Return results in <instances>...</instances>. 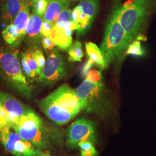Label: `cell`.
Masks as SVG:
<instances>
[{
	"label": "cell",
	"instance_id": "obj_1",
	"mask_svg": "<svg viewBox=\"0 0 156 156\" xmlns=\"http://www.w3.org/2000/svg\"><path fill=\"white\" fill-rule=\"evenodd\" d=\"M12 128L44 151L61 146L66 136L57 124L45 120L33 109L20 117L19 123Z\"/></svg>",
	"mask_w": 156,
	"mask_h": 156
},
{
	"label": "cell",
	"instance_id": "obj_2",
	"mask_svg": "<svg viewBox=\"0 0 156 156\" xmlns=\"http://www.w3.org/2000/svg\"><path fill=\"white\" fill-rule=\"evenodd\" d=\"M39 109L53 123L63 126L82 111L80 102L75 90L64 84L40 100Z\"/></svg>",
	"mask_w": 156,
	"mask_h": 156
},
{
	"label": "cell",
	"instance_id": "obj_3",
	"mask_svg": "<svg viewBox=\"0 0 156 156\" xmlns=\"http://www.w3.org/2000/svg\"><path fill=\"white\" fill-rule=\"evenodd\" d=\"M153 0H128L124 4H116L113 9L119 21L128 34L131 43L141 40L145 23L151 11Z\"/></svg>",
	"mask_w": 156,
	"mask_h": 156
},
{
	"label": "cell",
	"instance_id": "obj_4",
	"mask_svg": "<svg viewBox=\"0 0 156 156\" xmlns=\"http://www.w3.org/2000/svg\"><path fill=\"white\" fill-rule=\"evenodd\" d=\"M82 111L93 114L102 119L111 115L112 104L102 81L93 83L84 80L75 89Z\"/></svg>",
	"mask_w": 156,
	"mask_h": 156
},
{
	"label": "cell",
	"instance_id": "obj_5",
	"mask_svg": "<svg viewBox=\"0 0 156 156\" xmlns=\"http://www.w3.org/2000/svg\"><path fill=\"white\" fill-rule=\"evenodd\" d=\"M18 54L17 49L11 48L0 50V75L14 91L30 100L32 89L23 72Z\"/></svg>",
	"mask_w": 156,
	"mask_h": 156
},
{
	"label": "cell",
	"instance_id": "obj_6",
	"mask_svg": "<svg viewBox=\"0 0 156 156\" xmlns=\"http://www.w3.org/2000/svg\"><path fill=\"white\" fill-rule=\"evenodd\" d=\"M130 44L128 34L119 21L115 10L113 9L101 45L105 68L124 52L126 53Z\"/></svg>",
	"mask_w": 156,
	"mask_h": 156
},
{
	"label": "cell",
	"instance_id": "obj_7",
	"mask_svg": "<svg viewBox=\"0 0 156 156\" xmlns=\"http://www.w3.org/2000/svg\"><path fill=\"white\" fill-rule=\"evenodd\" d=\"M0 142L4 149L15 156H42L45 151L25 140L13 128L0 131Z\"/></svg>",
	"mask_w": 156,
	"mask_h": 156
},
{
	"label": "cell",
	"instance_id": "obj_8",
	"mask_svg": "<svg viewBox=\"0 0 156 156\" xmlns=\"http://www.w3.org/2000/svg\"><path fill=\"white\" fill-rule=\"evenodd\" d=\"M66 144L71 149L79 148L83 141L97 142V135L94 123L87 119L81 117L73 122L66 129Z\"/></svg>",
	"mask_w": 156,
	"mask_h": 156
},
{
	"label": "cell",
	"instance_id": "obj_9",
	"mask_svg": "<svg viewBox=\"0 0 156 156\" xmlns=\"http://www.w3.org/2000/svg\"><path fill=\"white\" fill-rule=\"evenodd\" d=\"M67 75L66 63L64 58L58 50H52L48 56L47 60L37 80L42 86H52Z\"/></svg>",
	"mask_w": 156,
	"mask_h": 156
},
{
	"label": "cell",
	"instance_id": "obj_10",
	"mask_svg": "<svg viewBox=\"0 0 156 156\" xmlns=\"http://www.w3.org/2000/svg\"><path fill=\"white\" fill-rule=\"evenodd\" d=\"M0 104L7 112L12 127L17 125L20 117L33 109L14 96L4 92H0Z\"/></svg>",
	"mask_w": 156,
	"mask_h": 156
},
{
	"label": "cell",
	"instance_id": "obj_11",
	"mask_svg": "<svg viewBox=\"0 0 156 156\" xmlns=\"http://www.w3.org/2000/svg\"><path fill=\"white\" fill-rule=\"evenodd\" d=\"M42 17L33 13L28 21L26 34V44L30 49L40 48L42 45V35L41 33L43 23Z\"/></svg>",
	"mask_w": 156,
	"mask_h": 156
},
{
	"label": "cell",
	"instance_id": "obj_12",
	"mask_svg": "<svg viewBox=\"0 0 156 156\" xmlns=\"http://www.w3.org/2000/svg\"><path fill=\"white\" fill-rule=\"evenodd\" d=\"M49 4L44 15L43 20L55 24L57 17L62 12L68 8L73 3L80 0H49Z\"/></svg>",
	"mask_w": 156,
	"mask_h": 156
},
{
	"label": "cell",
	"instance_id": "obj_13",
	"mask_svg": "<svg viewBox=\"0 0 156 156\" xmlns=\"http://www.w3.org/2000/svg\"><path fill=\"white\" fill-rule=\"evenodd\" d=\"M33 0H6L2 8V18L4 22L10 24L20 11L24 4L33 5Z\"/></svg>",
	"mask_w": 156,
	"mask_h": 156
},
{
	"label": "cell",
	"instance_id": "obj_14",
	"mask_svg": "<svg viewBox=\"0 0 156 156\" xmlns=\"http://www.w3.org/2000/svg\"><path fill=\"white\" fill-rule=\"evenodd\" d=\"M31 6H32L31 5L24 4L22 6L20 11L13 22V24L16 27L18 33V48L21 45L23 41L26 37V30L30 16V11Z\"/></svg>",
	"mask_w": 156,
	"mask_h": 156
},
{
	"label": "cell",
	"instance_id": "obj_15",
	"mask_svg": "<svg viewBox=\"0 0 156 156\" xmlns=\"http://www.w3.org/2000/svg\"><path fill=\"white\" fill-rule=\"evenodd\" d=\"M85 46L86 52L90 60H92L101 69H105V61L100 49L95 44L90 42H86Z\"/></svg>",
	"mask_w": 156,
	"mask_h": 156
},
{
	"label": "cell",
	"instance_id": "obj_16",
	"mask_svg": "<svg viewBox=\"0 0 156 156\" xmlns=\"http://www.w3.org/2000/svg\"><path fill=\"white\" fill-rule=\"evenodd\" d=\"M78 5L82 8L84 15L93 22L98 11L99 0H80Z\"/></svg>",
	"mask_w": 156,
	"mask_h": 156
},
{
	"label": "cell",
	"instance_id": "obj_17",
	"mask_svg": "<svg viewBox=\"0 0 156 156\" xmlns=\"http://www.w3.org/2000/svg\"><path fill=\"white\" fill-rule=\"evenodd\" d=\"M2 36L7 44L11 48L17 49L18 41V33L15 25L12 23L8 24L2 31Z\"/></svg>",
	"mask_w": 156,
	"mask_h": 156
},
{
	"label": "cell",
	"instance_id": "obj_18",
	"mask_svg": "<svg viewBox=\"0 0 156 156\" xmlns=\"http://www.w3.org/2000/svg\"><path fill=\"white\" fill-rule=\"evenodd\" d=\"M68 60L70 62H81L84 56L82 43L76 41L68 49Z\"/></svg>",
	"mask_w": 156,
	"mask_h": 156
},
{
	"label": "cell",
	"instance_id": "obj_19",
	"mask_svg": "<svg viewBox=\"0 0 156 156\" xmlns=\"http://www.w3.org/2000/svg\"><path fill=\"white\" fill-rule=\"evenodd\" d=\"M81 156H98V151L95 149V144L90 141H83L79 145Z\"/></svg>",
	"mask_w": 156,
	"mask_h": 156
},
{
	"label": "cell",
	"instance_id": "obj_20",
	"mask_svg": "<svg viewBox=\"0 0 156 156\" xmlns=\"http://www.w3.org/2000/svg\"><path fill=\"white\" fill-rule=\"evenodd\" d=\"M72 11L68 8L62 12L57 17L54 27L57 28H63L68 22L71 20Z\"/></svg>",
	"mask_w": 156,
	"mask_h": 156
},
{
	"label": "cell",
	"instance_id": "obj_21",
	"mask_svg": "<svg viewBox=\"0 0 156 156\" xmlns=\"http://www.w3.org/2000/svg\"><path fill=\"white\" fill-rule=\"evenodd\" d=\"M23 53L24 54V56L26 57L27 65H28V67L30 68V69H31V71L34 73V74L35 75V76L39 75L41 73L42 70L41 69L38 64L37 63V62H35V60H34L33 57L32 56L31 50L29 49L27 51L23 52Z\"/></svg>",
	"mask_w": 156,
	"mask_h": 156
},
{
	"label": "cell",
	"instance_id": "obj_22",
	"mask_svg": "<svg viewBox=\"0 0 156 156\" xmlns=\"http://www.w3.org/2000/svg\"><path fill=\"white\" fill-rule=\"evenodd\" d=\"M126 55L135 56H142L144 55V50L142 48L140 42L138 40L133 41L126 51Z\"/></svg>",
	"mask_w": 156,
	"mask_h": 156
},
{
	"label": "cell",
	"instance_id": "obj_23",
	"mask_svg": "<svg viewBox=\"0 0 156 156\" xmlns=\"http://www.w3.org/2000/svg\"><path fill=\"white\" fill-rule=\"evenodd\" d=\"M49 0H35L33 4V13L43 17L49 4Z\"/></svg>",
	"mask_w": 156,
	"mask_h": 156
},
{
	"label": "cell",
	"instance_id": "obj_24",
	"mask_svg": "<svg viewBox=\"0 0 156 156\" xmlns=\"http://www.w3.org/2000/svg\"><path fill=\"white\" fill-rule=\"evenodd\" d=\"M12 128L8 117L7 112L0 104V131Z\"/></svg>",
	"mask_w": 156,
	"mask_h": 156
},
{
	"label": "cell",
	"instance_id": "obj_25",
	"mask_svg": "<svg viewBox=\"0 0 156 156\" xmlns=\"http://www.w3.org/2000/svg\"><path fill=\"white\" fill-rule=\"evenodd\" d=\"M31 54L33 57L34 60L38 64L39 68L42 71L45 65V58L44 55L43 53L42 50L40 48L35 49H31Z\"/></svg>",
	"mask_w": 156,
	"mask_h": 156
},
{
	"label": "cell",
	"instance_id": "obj_26",
	"mask_svg": "<svg viewBox=\"0 0 156 156\" xmlns=\"http://www.w3.org/2000/svg\"><path fill=\"white\" fill-rule=\"evenodd\" d=\"M20 64H21L23 72L24 73V74L26 75V76H27L28 78H30L31 79L35 78V75L34 74V73L31 71V69L28 67L27 63L26 62V57L24 56V54L23 52H22V54H21Z\"/></svg>",
	"mask_w": 156,
	"mask_h": 156
},
{
	"label": "cell",
	"instance_id": "obj_27",
	"mask_svg": "<svg viewBox=\"0 0 156 156\" xmlns=\"http://www.w3.org/2000/svg\"><path fill=\"white\" fill-rule=\"evenodd\" d=\"M86 80L93 83L100 82L102 81V75L101 73L99 71H90L86 75Z\"/></svg>",
	"mask_w": 156,
	"mask_h": 156
},
{
	"label": "cell",
	"instance_id": "obj_28",
	"mask_svg": "<svg viewBox=\"0 0 156 156\" xmlns=\"http://www.w3.org/2000/svg\"><path fill=\"white\" fill-rule=\"evenodd\" d=\"M54 26L55 25H53L50 23L43 21L42 26H41V33L42 35V37H50Z\"/></svg>",
	"mask_w": 156,
	"mask_h": 156
},
{
	"label": "cell",
	"instance_id": "obj_29",
	"mask_svg": "<svg viewBox=\"0 0 156 156\" xmlns=\"http://www.w3.org/2000/svg\"><path fill=\"white\" fill-rule=\"evenodd\" d=\"M42 45L46 52H51L53 50L56 44L50 37H44L42 39Z\"/></svg>",
	"mask_w": 156,
	"mask_h": 156
},
{
	"label": "cell",
	"instance_id": "obj_30",
	"mask_svg": "<svg viewBox=\"0 0 156 156\" xmlns=\"http://www.w3.org/2000/svg\"><path fill=\"white\" fill-rule=\"evenodd\" d=\"M82 12V8H80V6L78 5L76 7H75L71 12V20L73 22L77 23L78 24V23H79V21L80 20Z\"/></svg>",
	"mask_w": 156,
	"mask_h": 156
},
{
	"label": "cell",
	"instance_id": "obj_31",
	"mask_svg": "<svg viewBox=\"0 0 156 156\" xmlns=\"http://www.w3.org/2000/svg\"><path fill=\"white\" fill-rule=\"evenodd\" d=\"M94 64V62L89 59L87 62L85 63L83 67L82 68V75L83 76H86V75L87 74V73L89 72L90 69L91 68V67H92Z\"/></svg>",
	"mask_w": 156,
	"mask_h": 156
},
{
	"label": "cell",
	"instance_id": "obj_32",
	"mask_svg": "<svg viewBox=\"0 0 156 156\" xmlns=\"http://www.w3.org/2000/svg\"><path fill=\"white\" fill-rule=\"evenodd\" d=\"M42 156H50V154H48V153H46L45 152V153L44 154V155Z\"/></svg>",
	"mask_w": 156,
	"mask_h": 156
},
{
	"label": "cell",
	"instance_id": "obj_33",
	"mask_svg": "<svg viewBox=\"0 0 156 156\" xmlns=\"http://www.w3.org/2000/svg\"><path fill=\"white\" fill-rule=\"evenodd\" d=\"M0 156H4V154L0 151Z\"/></svg>",
	"mask_w": 156,
	"mask_h": 156
},
{
	"label": "cell",
	"instance_id": "obj_34",
	"mask_svg": "<svg viewBox=\"0 0 156 156\" xmlns=\"http://www.w3.org/2000/svg\"><path fill=\"white\" fill-rule=\"evenodd\" d=\"M1 146H2V145H1V142H0V149H1Z\"/></svg>",
	"mask_w": 156,
	"mask_h": 156
},
{
	"label": "cell",
	"instance_id": "obj_35",
	"mask_svg": "<svg viewBox=\"0 0 156 156\" xmlns=\"http://www.w3.org/2000/svg\"><path fill=\"white\" fill-rule=\"evenodd\" d=\"M34 1H35V0H33Z\"/></svg>",
	"mask_w": 156,
	"mask_h": 156
}]
</instances>
